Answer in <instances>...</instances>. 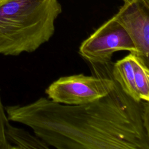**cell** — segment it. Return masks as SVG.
Segmentation results:
<instances>
[{
  "mask_svg": "<svg viewBox=\"0 0 149 149\" xmlns=\"http://www.w3.org/2000/svg\"><path fill=\"white\" fill-rule=\"evenodd\" d=\"M148 107V101L133 100L115 81L107 95L90 103L66 105L40 97L5 111L9 120L29 126L57 149H149L144 118Z\"/></svg>",
  "mask_w": 149,
  "mask_h": 149,
  "instance_id": "1",
  "label": "cell"
},
{
  "mask_svg": "<svg viewBox=\"0 0 149 149\" xmlns=\"http://www.w3.org/2000/svg\"><path fill=\"white\" fill-rule=\"evenodd\" d=\"M61 12L58 0L0 1V54L34 52L51 38Z\"/></svg>",
  "mask_w": 149,
  "mask_h": 149,
  "instance_id": "2",
  "label": "cell"
},
{
  "mask_svg": "<svg viewBox=\"0 0 149 149\" xmlns=\"http://www.w3.org/2000/svg\"><path fill=\"white\" fill-rule=\"evenodd\" d=\"M111 62L104 64L91 63L95 75L73 74L59 77L46 89L51 100L66 105L90 103L107 95L114 87L111 74Z\"/></svg>",
  "mask_w": 149,
  "mask_h": 149,
  "instance_id": "3",
  "label": "cell"
},
{
  "mask_svg": "<svg viewBox=\"0 0 149 149\" xmlns=\"http://www.w3.org/2000/svg\"><path fill=\"white\" fill-rule=\"evenodd\" d=\"M120 51L137 55L130 37L112 16L81 42L79 53L90 63L104 64L111 62L113 54Z\"/></svg>",
  "mask_w": 149,
  "mask_h": 149,
  "instance_id": "4",
  "label": "cell"
},
{
  "mask_svg": "<svg viewBox=\"0 0 149 149\" xmlns=\"http://www.w3.org/2000/svg\"><path fill=\"white\" fill-rule=\"evenodd\" d=\"M122 5L113 16L132 40L137 55L149 61V5L143 0H122Z\"/></svg>",
  "mask_w": 149,
  "mask_h": 149,
  "instance_id": "5",
  "label": "cell"
},
{
  "mask_svg": "<svg viewBox=\"0 0 149 149\" xmlns=\"http://www.w3.org/2000/svg\"><path fill=\"white\" fill-rule=\"evenodd\" d=\"M111 74L113 79L119 84L122 90L136 102L141 100L137 91L134 76L131 54H129L111 65Z\"/></svg>",
  "mask_w": 149,
  "mask_h": 149,
  "instance_id": "6",
  "label": "cell"
},
{
  "mask_svg": "<svg viewBox=\"0 0 149 149\" xmlns=\"http://www.w3.org/2000/svg\"><path fill=\"white\" fill-rule=\"evenodd\" d=\"M5 136L10 149L20 148H49V147L35 134L32 135L23 129L10 124L5 125Z\"/></svg>",
  "mask_w": 149,
  "mask_h": 149,
  "instance_id": "7",
  "label": "cell"
},
{
  "mask_svg": "<svg viewBox=\"0 0 149 149\" xmlns=\"http://www.w3.org/2000/svg\"><path fill=\"white\" fill-rule=\"evenodd\" d=\"M133 68L134 81L141 100L149 101L148 63L141 56L130 52Z\"/></svg>",
  "mask_w": 149,
  "mask_h": 149,
  "instance_id": "8",
  "label": "cell"
},
{
  "mask_svg": "<svg viewBox=\"0 0 149 149\" xmlns=\"http://www.w3.org/2000/svg\"><path fill=\"white\" fill-rule=\"evenodd\" d=\"M9 120L0 98V149H10L5 136V126Z\"/></svg>",
  "mask_w": 149,
  "mask_h": 149,
  "instance_id": "9",
  "label": "cell"
},
{
  "mask_svg": "<svg viewBox=\"0 0 149 149\" xmlns=\"http://www.w3.org/2000/svg\"><path fill=\"white\" fill-rule=\"evenodd\" d=\"M147 4L149 5V0H143Z\"/></svg>",
  "mask_w": 149,
  "mask_h": 149,
  "instance_id": "10",
  "label": "cell"
},
{
  "mask_svg": "<svg viewBox=\"0 0 149 149\" xmlns=\"http://www.w3.org/2000/svg\"><path fill=\"white\" fill-rule=\"evenodd\" d=\"M0 1H1V0H0Z\"/></svg>",
  "mask_w": 149,
  "mask_h": 149,
  "instance_id": "11",
  "label": "cell"
}]
</instances>
